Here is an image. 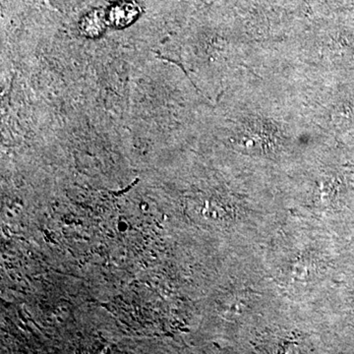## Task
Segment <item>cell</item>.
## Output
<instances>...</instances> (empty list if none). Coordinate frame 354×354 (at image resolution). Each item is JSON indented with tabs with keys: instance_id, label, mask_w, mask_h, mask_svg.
Wrapping results in <instances>:
<instances>
[{
	"instance_id": "1",
	"label": "cell",
	"mask_w": 354,
	"mask_h": 354,
	"mask_svg": "<svg viewBox=\"0 0 354 354\" xmlns=\"http://www.w3.org/2000/svg\"><path fill=\"white\" fill-rule=\"evenodd\" d=\"M139 7L134 2L121 1L113 4L109 11V21L116 27H124L138 16Z\"/></svg>"
},
{
	"instance_id": "2",
	"label": "cell",
	"mask_w": 354,
	"mask_h": 354,
	"mask_svg": "<svg viewBox=\"0 0 354 354\" xmlns=\"http://www.w3.org/2000/svg\"><path fill=\"white\" fill-rule=\"evenodd\" d=\"M82 26L84 31L91 32V34L101 32L102 26L101 13H90V15L84 18Z\"/></svg>"
}]
</instances>
